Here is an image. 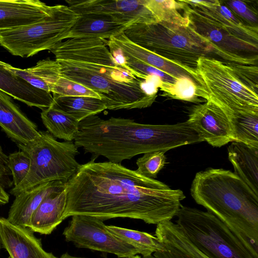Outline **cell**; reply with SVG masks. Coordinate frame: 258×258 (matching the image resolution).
Segmentation results:
<instances>
[{
	"instance_id": "obj_36",
	"label": "cell",
	"mask_w": 258,
	"mask_h": 258,
	"mask_svg": "<svg viewBox=\"0 0 258 258\" xmlns=\"http://www.w3.org/2000/svg\"><path fill=\"white\" fill-rule=\"evenodd\" d=\"M10 196L0 183V205H4L9 203Z\"/></svg>"
},
{
	"instance_id": "obj_4",
	"label": "cell",
	"mask_w": 258,
	"mask_h": 258,
	"mask_svg": "<svg viewBox=\"0 0 258 258\" xmlns=\"http://www.w3.org/2000/svg\"><path fill=\"white\" fill-rule=\"evenodd\" d=\"M190 194L258 257V196L238 175L222 168L198 172Z\"/></svg>"
},
{
	"instance_id": "obj_7",
	"label": "cell",
	"mask_w": 258,
	"mask_h": 258,
	"mask_svg": "<svg viewBox=\"0 0 258 258\" xmlns=\"http://www.w3.org/2000/svg\"><path fill=\"white\" fill-rule=\"evenodd\" d=\"M39 134L30 144H16L29 157L30 167L23 181L11 189L10 194L15 197L43 183L67 182L81 165L76 160L79 152L73 141L59 142L47 131H40Z\"/></svg>"
},
{
	"instance_id": "obj_23",
	"label": "cell",
	"mask_w": 258,
	"mask_h": 258,
	"mask_svg": "<svg viewBox=\"0 0 258 258\" xmlns=\"http://www.w3.org/2000/svg\"><path fill=\"white\" fill-rule=\"evenodd\" d=\"M5 68L33 87L49 93L61 76L59 63L49 58L39 60L35 66L29 68H17L8 63Z\"/></svg>"
},
{
	"instance_id": "obj_24",
	"label": "cell",
	"mask_w": 258,
	"mask_h": 258,
	"mask_svg": "<svg viewBox=\"0 0 258 258\" xmlns=\"http://www.w3.org/2000/svg\"><path fill=\"white\" fill-rule=\"evenodd\" d=\"M53 98L55 107L79 122L107 109L103 101L95 97L57 96Z\"/></svg>"
},
{
	"instance_id": "obj_19",
	"label": "cell",
	"mask_w": 258,
	"mask_h": 258,
	"mask_svg": "<svg viewBox=\"0 0 258 258\" xmlns=\"http://www.w3.org/2000/svg\"><path fill=\"white\" fill-rule=\"evenodd\" d=\"M6 62L0 60V90L12 98L30 107L41 110L54 103L51 93L36 88L24 79L14 75L6 68Z\"/></svg>"
},
{
	"instance_id": "obj_12",
	"label": "cell",
	"mask_w": 258,
	"mask_h": 258,
	"mask_svg": "<svg viewBox=\"0 0 258 258\" xmlns=\"http://www.w3.org/2000/svg\"><path fill=\"white\" fill-rule=\"evenodd\" d=\"M68 7L78 15L88 14L110 16L128 26L159 22L146 6L145 0H67Z\"/></svg>"
},
{
	"instance_id": "obj_11",
	"label": "cell",
	"mask_w": 258,
	"mask_h": 258,
	"mask_svg": "<svg viewBox=\"0 0 258 258\" xmlns=\"http://www.w3.org/2000/svg\"><path fill=\"white\" fill-rule=\"evenodd\" d=\"M191 13L223 34L241 50L257 51L258 29L244 24L217 0L184 1Z\"/></svg>"
},
{
	"instance_id": "obj_14",
	"label": "cell",
	"mask_w": 258,
	"mask_h": 258,
	"mask_svg": "<svg viewBox=\"0 0 258 258\" xmlns=\"http://www.w3.org/2000/svg\"><path fill=\"white\" fill-rule=\"evenodd\" d=\"M0 241L10 258H57L45 251L41 240L28 227L16 225L0 217Z\"/></svg>"
},
{
	"instance_id": "obj_28",
	"label": "cell",
	"mask_w": 258,
	"mask_h": 258,
	"mask_svg": "<svg viewBox=\"0 0 258 258\" xmlns=\"http://www.w3.org/2000/svg\"><path fill=\"white\" fill-rule=\"evenodd\" d=\"M106 228L114 235L136 248L143 257L164 249L163 243L148 233L113 225H106Z\"/></svg>"
},
{
	"instance_id": "obj_38",
	"label": "cell",
	"mask_w": 258,
	"mask_h": 258,
	"mask_svg": "<svg viewBox=\"0 0 258 258\" xmlns=\"http://www.w3.org/2000/svg\"><path fill=\"white\" fill-rule=\"evenodd\" d=\"M127 258H142V257L140 255L136 254L134 256H131L129 257H127Z\"/></svg>"
},
{
	"instance_id": "obj_31",
	"label": "cell",
	"mask_w": 258,
	"mask_h": 258,
	"mask_svg": "<svg viewBox=\"0 0 258 258\" xmlns=\"http://www.w3.org/2000/svg\"><path fill=\"white\" fill-rule=\"evenodd\" d=\"M51 93L53 96H85L101 99L99 95L95 91L61 76L54 85Z\"/></svg>"
},
{
	"instance_id": "obj_39",
	"label": "cell",
	"mask_w": 258,
	"mask_h": 258,
	"mask_svg": "<svg viewBox=\"0 0 258 258\" xmlns=\"http://www.w3.org/2000/svg\"><path fill=\"white\" fill-rule=\"evenodd\" d=\"M142 258H155L154 256L151 255L147 256H143Z\"/></svg>"
},
{
	"instance_id": "obj_1",
	"label": "cell",
	"mask_w": 258,
	"mask_h": 258,
	"mask_svg": "<svg viewBox=\"0 0 258 258\" xmlns=\"http://www.w3.org/2000/svg\"><path fill=\"white\" fill-rule=\"evenodd\" d=\"M96 158L81 164L66 182L63 220L83 215L103 221L129 218L157 225L176 216L185 198L182 190L172 189L121 164L96 162Z\"/></svg>"
},
{
	"instance_id": "obj_30",
	"label": "cell",
	"mask_w": 258,
	"mask_h": 258,
	"mask_svg": "<svg viewBox=\"0 0 258 258\" xmlns=\"http://www.w3.org/2000/svg\"><path fill=\"white\" fill-rule=\"evenodd\" d=\"M164 93L165 96L171 98L195 103L200 102L197 85L191 78L188 77L178 78Z\"/></svg>"
},
{
	"instance_id": "obj_27",
	"label": "cell",
	"mask_w": 258,
	"mask_h": 258,
	"mask_svg": "<svg viewBox=\"0 0 258 258\" xmlns=\"http://www.w3.org/2000/svg\"><path fill=\"white\" fill-rule=\"evenodd\" d=\"M155 236L161 242L176 247L192 258H209L196 248L179 226L171 220L158 224Z\"/></svg>"
},
{
	"instance_id": "obj_15",
	"label": "cell",
	"mask_w": 258,
	"mask_h": 258,
	"mask_svg": "<svg viewBox=\"0 0 258 258\" xmlns=\"http://www.w3.org/2000/svg\"><path fill=\"white\" fill-rule=\"evenodd\" d=\"M0 127L16 144H30L40 136L37 125L22 111L10 96L1 90Z\"/></svg>"
},
{
	"instance_id": "obj_25",
	"label": "cell",
	"mask_w": 258,
	"mask_h": 258,
	"mask_svg": "<svg viewBox=\"0 0 258 258\" xmlns=\"http://www.w3.org/2000/svg\"><path fill=\"white\" fill-rule=\"evenodd\" d=\"M145 4L159 22L180 27L190 25L189 6L184 1L145 0Z\"/></svg>"
},
{
	"instance_id": "obj_20",
	"label": "cell",
	"mask_w": 258,
	"mask_h": 258,
	"mask_svg": "<svg viewBox=\"0 0 258 258\" xmlns=\"http://www.w3.org/2000/svg\"><path fill=\"white\" fill-rule=\"evenodd\" d=\"M128 27L109 15L83 14L79 15L64 39L83 37L108 39L123 32Z\"/></svg>"
},
{
	"instance_id": "obj_32",
	"label": "cell",
	"mask_w": 258,
	"mask_h": 258,
	"mask_svg": "<svg viewBox=\"0 0 258 258\" xmlns=\"http://www.w3.org/2000/svg\"><path fill=\"white\" fill-rule=\"evenodd\" d=\"M8 166L13 177V183L16 186L27 175L30 167V159L22 151L15 152L8 156Z\"/></svg>"
},
{
	"instance_id": "obj_22",
	"label": "cell",
	"mask_w": 258,
	"mask_h": 258,
	"mask_svg": "<svg viewBox=\"0 0 258 258\" xmlns=\"http://www.w3.org/2000/svg\"><path fill=\"white\" fill-rule=\"evenodd\" d=\"M227 150L234 173L258 196V148L232 142Z\"/></svg>"
},
{
	"instance_id": "obj_21",
	"label": "cell",
	"mask_w": 258,
	"mask_h": 258,
	"mask_svg": "<svg viewBox=\"0 0 258 258\" xmlns=\"http://www.w3.org/2000/svg\"><path fill=\"white\" fill-rule=\"evenodd\" d=\"M66 203L65 188L48 195L32 215L28 228L33 232L50 234L63 220Z\"/></svg>"
},
{
	"instance_id": "obj_34",
	"label": "cell",
	"mask_w": 258,
	"mask_h": 258,
	"mask_svg": "<svg viewBox=\"0 0 258 258\" xmlns=\"http://www.w3.org/2000/svg\"><path fill=\"white\" fill-rule=\"evenodd\" d=\"M10 175L12 174L8 166V155L0 146V183L4 188L12 185L13 181L10 179Z\"/></svg>"
},
{
	"instance_id": "obj_8",
	"label": "cell",
	"mask_w": 258,
	"mask_h": 258,
	"mask_svg": "<svg viewBox=\"0 0 258 258\" xmlns=\"http://www.w3.org/2000/svg\"><path fill=\"white\" fill-rule=\"evenodd\" d=\"M176 224L187 239L209 258H258L214 215L181 206Z\"/></svg>"
},
{
	"instance_id": "obj_10",
	"label": "cell",
	"mask_w": 258,
	"mask_h": 258,
	"mask_svg": "<svg viewBox=\"0 0 258 258\" xmlns=\"http://www.w3.org/2000/svg\"><path fill=\"white\" fill-rule=\"evenodd\" d=\"M62 234L66 241L78 247L110 253L122 258L139 254L134 246L109 232L103 220L95 217L72 216Z\"/></svg>"
},
{
	"instance_id": "obj_37",
	"label": "cell",
	"mask_w": 258,
	"mask_h": 258,
	"mask_svg": "<svg viewBox=\"0 0 258 258\" xmlns=\"http://www.w3.org/2000/svg\"><path fill=\"white\" fill-rule=\"evenodd\" d=\"M59 258H85V257L74 256L70 255L68 252H66V253L62 254Z\"/></svg>"
},
{
	"instance_id": "obj_9",
	"label": "cell",
	"mask_w": 258,
	"mask_h": 258,
	"mask_svg": "<svg viewBox=\"0 0 258 258\" xmlns=\"http://www.w3.org/2000/svg\"><path fill=\"white\" fill-rule=\"evenodd\" d=\"M79 17L68 6H54L52 13L40 22L0 29V46L11 54L21 57H29L41 51L49 50L64 40Z\"/></svg>"
},
{
	"instance_id": "obj_13",
	"label": "cell",
	"mask_w": 258,
	"mask_h": 258,
	"mask_svg": "<svg viewBox=\"0 0 258 258\" xmlns=\"http://www.w3.org/2000/svg\"><path fill=\"white\" fill-rule=\"evenodd\" d=\"M203 141L214 147L233 142L230 122L223 110L210 100L194 106L186 120Z\"/></svg>"
},
{
	"instance_id": "obj_18",
	"label": "cell",
	"mask_w": 258,
	"mask_h": 258,
	"mask_svg": "<svg viewBox=\"0 0 258 258\" xmlns=\"http://www.w3.org/2000/svg\"><path fill=\"white\" fill-rule=\"evenodd\" d=\"M66 182L61 180L47 182L20 193L15 196L7 220L13 224L28 228L32 215L44 199L62 190Z\"/></svg>"
},
{
	"instance_id": "obj_33",
	"label": "cell",
	"mask_w": 258,
	"mask_h": 258,
	"mask_svg": "<svg viewBox=\"0 0 258 258\" xmlns=\"http://www.w3.org/2000/svg\"><path fill=\"white\" fill-rule=\"evenodd\" d=\"M231 11L237 17L242 18L248 25L257 27V13L250 7L246 2L242 1H230L226 2Z\"/></svg>"
},
{
	"instance_id": "obj_17",
	"label": "cell",
	"mask_w": 258,
	"mask_h": 258,
	"mask_svg": "<svg viewBox=\"0 0 258 258\" xmlns=\"http://www.w3.org/2000/svg\"><path fill=\"white\" fill-rule=\"evenodd\" d=\"M53 8L39 0H0V29L37 23L49 16Z\"/></svg>"
},
{
	"instance_id": "obj_26",
	"label": "cell",
	"mask_w": 258,
	"mask_h": 258,
	"mask_svg": "<svg viewBox=\"0 0 258 258\" xmlns=\"http://www.w3.org/2000/svg\"><path fill=\"white\" fill-rule=\"evenodd\" d=\"M41 118L47 131L54 137L73 141L79 128V121L53 104L42 110Z\"/></svg>"
},
{
	"instance_id": "obj_35",
	"label": "cell",
	"mask_w": 258,
	"mask_h": 258,
	"mask_svg": "<svg viewBox=\"0 0 258 258\" xmlns=\"http://www.w3.org/2000/svg\"><path fill=\"white\" fill-rule=\"evenodd\" d=\"M164 249L154 253L155 258H192L176 247L167 243H163Z\"/></svg>"
},
{
	"instance_id": "obj_3",
	"label": "cell",
	"mask_w": 258,
	"mask_h": 258,
	"mask_svg": "<svg viewBox=\"0 0 258 258\" xmlns=\"http://www.w3.org/2000/svg\"><path fill=\"white\" fill-rule=\"evenodd\" d=\"M78 147L95 157L120 164L139 154L168 150L203 142L186 121L174 124H142L134 120L111 117L103 119L96 115L79 122L74 139Z\"/></svg>"
},
{
	"instance_id": "obj_16",
	"label": "cell",
	"mask_w": 258,
	"mask_h": 258,
	"mask_svg": "<svg viewBox=\"0 0 258 258\" xmlns=\"http://www.w3.org/2000/svg\"><path fill=\"white\" fill-rule=\"evenodd\" d=\"M105 42L111 53H119L156 68L176 78L190 76L185 71L187 66L164 58L132 42L123 32L114 36Z\"/></svg>"
},
{
	"instance_id": "obj_29",
	"label": "cell",
	"mask_w": 258,
	"mask_h": 258,
	"mask_svg": "<svg viewBox=\"0 0 258 258\" xmlns=\"http://www.w3.org/2000/svg\"><path fill=\"white\" fill-rule=\"evenodd\" d=\"M165 151H157L144 153L136 162V170L139 174L147 178L154 179L166 164Z\"/></svg>"
},
{
	"instance_id": "obj_5",
	"label": "cell",
	"mask_w": 258,
	"mask_h": 258,
	"mask_svg": "<svg viewBox=\"0 0 258 258\" xmlns=\"http://www.w3.org/2000/svg\"><path fill=\"white\" fill-rule=\"evenodd\" d=\"M185 71L197 85L199 97L218 105L226 114L234 140L245 141L258 125L257 92L239 78L228 62L201 56Z\"/></svg>"
},
{
	"instance_id": "obj_40",
	"label": "cell",
	"mask_w": 258,
	"mask_h": 258,
	"mask_svg": "<svg viewBox=\"0 0 258 258\" xmlns=\"http://www.w3.org/2000/svg\"><path fill=\"white\" fill-rule=\"evenodd\" d=\"M1 241H0V249H1Z\"/></svg>"
},
{
	"instance_id": "obj_6",
	"label": "cell",
	"mask_w": 258,
	"mask_h": 258,
	"mask_svg": "<svg viewBox=\"0 0 258 258\" xmlns=\"http://www.w3.org/2000/svg\"><path fill=\"white\" fill-rule=\"evenodd\" d=\"M124 35L132 42L161 57L195 68L201 56L215 53L212 43L190 25L180 27L160 22L129 26Z\"/></svg>"
},
{
	"instance_id": "obj_2",
	"label": "cell",
	"mask_w": 258,
	"mask_h": 258,
	"mask_svg": "<svg viewBox=\"0 0 258 258\" xmlns=\"http://www.w3.org/2000/svg\"><path fill=\"white\" fill-rule=\"evenodd\" d=\"M49 50L60 66L61 76L96 92L107 109L144 108L150 106L157 97L148 95L144 90L148 75L119 63L105 39L70 38Z\"/></svg>"
}]
</instances>
